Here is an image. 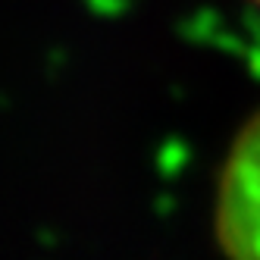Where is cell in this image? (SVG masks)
<instances>
[{"label":"cell","instance_id":"cell-1","mask_svg":"<svg viewBox=\"0 0 260 260\" xmlns=\"http://www.w3.org/2000/svg\"><path fill=\"white\" fill-rule=\"evenodd\" d=\"M213 222L229 260H260V110L226 154Z\"/></svg>","mask_w":260,"mask_h":260},{"label":"cell","instance_id":"cell-2","mask_svg":"<svg viewBox=\"0 0 260 260\" xmlns=\"http://www.w3.org/2000/svg\"><path fill=\"white\" fill-rule=\"evenodd\" d=\"M254 4H257V7H260V0H254Z\"/></svg>","mask_w":260,"mask_h":260}]
</instances>
